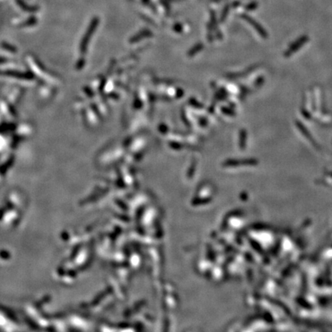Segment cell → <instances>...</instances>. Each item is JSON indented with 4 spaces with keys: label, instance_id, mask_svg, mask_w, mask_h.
Segmentation results:
<instances>
[{
    "label": "cell",
    "instance_id": "obj_1",
    "mask_svg": "<svg viewBox=\"0 0 332 332\" xmlns=\"http://www.w3.org/2000/svg\"><path fill=\"white\" fill-rule=\"evenodd\" d=\"M201 48H202V45H201V44L197 45L196 46L194 47V49H193L194 50H191V51H190L189 54H188V55H189V56H191V55H192H192H194V54L196 53V52H198V51H200Z\"/></svg>",
    "mask_w": 332,
    "mask_h": 332
}]
</instances>
